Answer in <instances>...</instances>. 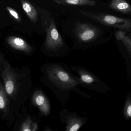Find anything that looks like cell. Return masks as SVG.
I'll use <instances>...</instances> for the list:
<instances>
[{
  "label": "cell",
  "mask_w": 131,
  "mask_h": 131,
  "mask_svg": "<svg viewBox=\"0 0 131 131\" xmlns=\"http://www.w3.org/2000/svg\"><path fill=\"white\" fill-rule=\"evenodd\" d=\"M44 77L43 82L49 86L59 98L60 94L63 95L66 100L69 93L75 90L80 85L76 78L72 76L62 67L55 64H50L43 68Z\"/></svg>",
  "instance_id": "obj_1"
},
{
  "label": "cell",
  "mask_w": 131,
  "mask_h": 131,
  "mask_svg": "<svg viewBox=\"0 0 131 131\" xmlns=\"http://www.w3.org/2000/svg\"><path fill=\"white\" fill-rule=\"evenodd\" d=\"M83 16L88 17L105 26L113 27L123 31L131 32V19L119 17L105 13H95L80 11Z\"/></svg>",
  "instance_id": "obj_2"
},
{
  "label": "cell",
  "mask_w": 131,
  "mask_h": 131,
  "mask_svg": "<svg viewBox=\"0 0 131 131\" xmlns=\"http://www.w3.org/2000/svg\"><path fill=\"white\" fill-rule=\"evenodd\" d=\"M41 25L46 33L45 47L48 51L56 52L64 45L63 40L58 32L54 20L51 17L44 15L41 17Z\"/></svg>",
  "instance_id": "obj_3"
},
{
  "label": "cell",
  "mask_w": 131,
  "mask_h": 131,
  "mask_svg": "<svg viewBox=\"0 0 131 131\" xmlns=\"http://www.w3.org/2000/svg\"><path fill=\"white\" fill-rule=\"evenodd\" d=\"M101 32L98 28L88 23H78L75 26L76 37L82 43L93 41L100 35Z\"/></svg>",
  "instance_id": "obj_4"
},
{
  "label": "cell",
  "mask_w": 131,
  "mask_h": 131,
  "mask_svg": "<svg viewBox=\"0 0 131 131\" xmlns=\"http://www.w3.org/2000/svg\"><path fill=\"white\" fill-rule=\"evenodd\" d=\"M73 70L78 75V78H76L80 85H82L85 87L91 90L95 88L97 79L91 73L79 67H74Z\"/></svg>",
  "instance_id": "obj_5"
},
{
  "label": "cell",
  "mask_w": 131,
  "mask_h": 131,
  "mask_svg": "<svg viewBox=\"0 0 131 131\" xmlns=\"http://www.w3.org/2000/svg\"><path fill=\"white\" fill-rule=\"evenodd\" d=\"M108 7L123 14H131V5L125 0H111Z\"/></svg>",
  "instance_id": "obj_6"
},
{
  "label": "cell",
  "mask_w": 131,
  "mask_h": 131,
  "mask_svg": "<svg viewBox=\"0 0 131 131\" xmlns=\"http://www.w3.org/2000/svg\"><path fill=\"white\" fill-rule=\"evenodd\" d=\"M67 124V130L76 131L78 130L84 124V120L81 117L75 115L65 116Z\"/></svg>",
  "instance_id": "obj_7"
},
{
  "label": "cell",
  "mask_w": 131,
  "mask_h": 131,
  "mask_svg": "<svg viewBox=\"0 0 131 131\" xmlns=\"http://www.w3.org/2000/svg\"><path fill=\"white\" fill-rule=\"evenodd\" d=\"M22 8L28 17L33 23H36L38 20V13L35 7L29 2L21 1Z\"/></svg>",
  "instance_id": "obj_8"
},
{
  "label": "cell",
  "mask_w": 131,
  "mask_h": 131,
  "mask_svg": "<svg viewBox=\"0 0 131 131\" xmlns=\"http://www.w3.org/2000/svg\"><path fill=\"white\" fill-rule=\"evenodd\" d=\"M53 1L57 4L64 5L94 6L96 4V2L94 0H53Z\"/></svg>",
  "instance_id": "obj_9"
},
{
  "label": "cell",
  "mask_w": 131,
  "mask_h": 131,
  "mask_svg": "<svg viewBox=\"0 0 131 131\" xmlns=\"http://www.w3.org/2000/svg\"><path fill=\"white\" fill-rule=\"evenodd\" d=\"M35 103L40 108L41 112L44 115H47L50 113V107L47 99L44 95L41 92L36 96Z\"/></svg>",
  "instance_id": "obj_10"
},
{
  "label": "cell",
  "mask_w": 131,
  "mask_h": 131,
  "mask_svg": "<svg viewBox=\"0 0 131 131\" xmlns=\"http://www.w3.org/2000/svg\"><path fill=\"white\" fill-rule=\"evenodd\" d=\"M115 37L118 41H121L123 44L131 55V39L126 35L125 32L119 30L115 32Z\"/></svg>",
  "instance_id": "obj_11"
},
{
  "label": "cell",
  "mask_w": 131,
  "mask_h": 131,
  "mask_svg": "<svg viewBox=\"0 0 131 131\" xmlns=\"http://www.w3.org/2000/svg\"><path fill=\"white\" fill-rule=\"evenodd\" d=\"M8 43L15 47L22 50L29 49V46L25 41L18 37H11L8 38Z\"/></svg>",
  "instance_id": "obj_12"
},
{
  "label": "cell",
  "mask_w": 131,
  "mask_h": 131,
  "mask_svg": "<svg viewBox=\"0 0 131 131\" xmlns=\"http://www.w3.org/2000/svg\"><path fill=\"white\" fill-rule=\"evenodd\" d=\"M125 117L126 119L131 118V98H128L125 102L124 110Z\"/></svg>",
  "instance_id": "obj_13"
},
{
  "label": "cell",
  "mask_w": 131,
  "mask_h": 131,
  "mask_svg": "<svg viewBox=\"0 0 131 131\" xmlns=\"http://www.w3.org/2000/svg\"><path fill=\"white\" fill-rule=\"evenodd\" d=\"M5 89L8 94H11L13 92L14 89V85L11 81H8L5 85Z\"/></svg>",
  "instance_id": "obj_14"
},
{
  "label": "cell",
  "mask_w": 131,
  "mask_h": 131,
  "mask_svg": "<svg viewBox=\"0 0 131 131\" xmlns=\"http://www.w3.org/2000/svg\"><path fill=\"white\" fill-rule=\"evenodd\" d=\"M7 10L8 11V12H10V14L15 18V19L17 20L18 21H20V18L19 15H18V13H17L14 9L11 8L9 7H7Z\"/></svg>",
  "instance_id": "obj_15"
},
{
  "label": "cell",
  "mask_w": 131,
  "mask_h": 131,
  "mask_svg": "<svg viewBox=\"0 0 131 131\" xmlns=\"http://www.w3.org/2000/svg\"><path fill=\"white\" fill-rule=\"evenodd\" d=\"M5 106V103L2 97H0V108H4Z\"/></svg>",
  "instance_id": "obj_16"
},
{
  "label": "cell",
  "mask_w": 131,
  "mask_h": 131,
  "mask_svg": "<svg viewBox=\"0 0 131 131\" xmlns=\"http://www.w3.org/2000/svg\"></svg>",
  "instance_id": "obj_17"
}]
</instances>
